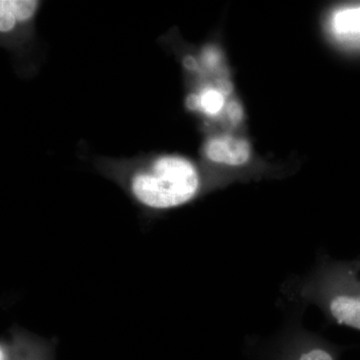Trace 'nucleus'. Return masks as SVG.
<instances>
[{"label": "nucleus", "instance_id": "0eeeda50", "mask_svg": "<svg viewBox=\"0 0 360 360\" xmlns=\"http://www.w3.org/2000/svg\"><path fill=\"white\" fill-rule=\"evenodd\" d=\"M16 20L25 22L32 20L37 13L39 1L35 0H7Z\"/></svg>", "mask_w": 360, "mask_h": 360}, {"label": "nucleus", "instance_id": "423d86ee", "mask_svg": "<svg viewBox=\"0 0 360 360\" xmlns=\"http://www.w3.org/2000/svg\"><path fill=\"white\" fill-rule=\"evenodd\" d=\"M200 96V110L210 116L219 115L224 108L225 99L224 94L217 89L206 87L201 91Z\"/></svg>", "mask_w": 360, "mask_h": 360}, {"label": "nucleus", "instance_id": "1a4fd4ad", "mask_svg": "<svg viewBox=\"0 0 360 360\" xmlns=\"http://www.w3.org/2000/svg\"><path fill=\"white\" fill-rule=\"evenodd\" d=\"M220 54L214 47H207L203 52L202 60L208 68H214L219 63Z\"/></svg>", "mask_w": 360, "mask_h": 360}, {"label": "nucleus", "instance_id": "f257e3e1", "mask_svg": "<svg viewBox=\"0 0 360 360\" xmlns=\"http://www.w3.org/2000/svg\"><path fill=\"white\" fill-rule=\"evenodd\" d=\"M331 321L360 331V288L348 262H323L298 288Z\"/></svg>", "mask_w": 360, "mask_h": 360}, {"label": "nucleus", "instance_id": "f8f14e48", "mask_svg": "<svg viewBox=\"0 0 360 360\" xmlns=\"http://www.w3.org/2000/svg\"><path fill=\"white\" fill-rule=\"evenodd\" d=\"M348 264H349L350 269H352L360 288V259L350 260L348 262Z\"/></svg>", "mask_w": 360, "mask_h": 360}, {"label": "nucleus", "instance_id": "6e6552de", "mask_svg": "<svg viewBox=\"0 0 360 360\" xmlns=\"http://www.w3.org/2000/svg\"><path fill=\"white\" fill-rule=\"evenodd\" d=\"M16 20L15 16L9 7L7 0H1L0 1V32L2 33H8L13 32L15 27Z\"/></svg>", "mask_w": 360, "mask_h": 360}, {"label": "nucleus", "instance_id": "9b49d317", "mask_svg": "<svg viewBox=\"0 0 360 360\" xmlns=\"http://www.w3.org/2000/svg\"><path fill=\"white\" fill-rule=\"evenodd\" d=\"M186 106L191 110H200V96L196 94H191L187 96Z\"/></svg>", "mask_w": 360, "mask_h": 360}, {"label": "nucleus", "instance_id": "39448f33", "mask_svg": "<svg viewBox=\"0 0 360 360\" xmlns=\"http://www.w3.org/2000/svg\"><path fill=\"white\" fill-rule=\"evenodd\" d=\"M330 30L340 44L360 47V4L345 6L331 16Z\"/></svg>", "mask_w": 360, "mask_h": 360}, {"label": "nucleus", "instance_id": "9d476101", "mask_svg": "<svg viewBox=\"0 0 360 360\" xmlns=\"http://www.w3.org/2000/svg\"><path fill=\"white\" fill-rule=\"evenodd\" d=\"M226 111L232 122H238L243 120V108L236 101H231L227 104Z\"/></svg>", "mask_w": 360, "mask_h": 360}, {"label": "nucleus", "instance_id": "ddd939ff", "mask_svg": "<svg viewBox=\"0 0 360 360\" xmlns=\"http://www.w3.org/2000/svg\"><path fill=\"white\" fill-rule=\"evenodd\" d=\"M184 65L186 66L187 70H196L198 68V61L193 58V56H186L184 60Z\"/></svg>", "mask_w": 360, "mask_h": 360}, {"label": "nucleus", "instance_id": "20e7f679", "mask_svg": "<svg viewBox=\"0 0 360 360\" xmlns=\"http://www.w3.org/2000/svg\"><path fill=\"white\" fill-rule=\"evenodd\" d=\"M205 151L206 158L213 162L232 167L245 165L250 156L248 142L229 135L210 139L205 144Z\"/></svg>", "mask_w": 360, "mask_h": 360}, {"label": "nucleus", "instance_id": "7ed1b4c3", "mask_svg": "<svg viewBox=\"0 0 360 360\" xmlns=\"http://www.w3.org/2000/svg\"><path fill=\"white\" fill-rule=\"evenodd\" d=\"M341 348L302 328H292L266 348L259 360H340Z\"/></svg>", "mask_w": 360, "mask_h": 360}, {"label": "nucleus", "instance_id": "f03ea898", "mask_svg": "<svg viewBox=\"0 0 360 360\" xmlns=\"http://www.w3.org/2000/svg\"><path fill=\"white\" fill-rule=\"evenodd\" d=\"M198 169L186 158L161 156L148 169L132 177L131 191L141 205L153 210H170L186 205L200 191Z\"/></svg>", "mask_w": 360, "mask_h": 360}]
</instances>
